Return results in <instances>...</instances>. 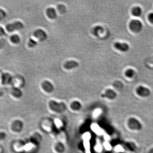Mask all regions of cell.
Segmentation results:
<instances>
[{"mask_svg": "<svg viewBox=\"0 0 153 153\" xmlns=\"http://www.w3.org/2000/svg\"><path fill=\"white\" fill-rule=\"evenodd\" d=\"M23 23L20 21H15L12 24H8L6 26V29L9 32H12L15 30H20L24 28Z\"/></svg>", "mask_w": 153, "mask_h": 153, "instance_id": "1", "label": "cell"}, {"mask_svg": "<svg viewBox=\"0 0 153 153\" xmlns=\"http://www.w3.org/2000/svg\"><path fill=\"white\" fill-rule=\"evenodd\" d=\"M129 27L132 31L135 32H139L142 30V24L141 21L135 20L130 22Z\"/></svg>", "mask_w": 153, "mask_h": 153, "instance_id": "2", "label": "cell"}, {"mask_svg": "<svg viewBox=\"0 0 153 153\" xmlns=\"http://www.w3.org/2000/svg\"><path fill=\"white\" fill-rule=\"evenodd\" d=\"M34 35L37 38L41 41H43L46 40L47 36L46 32L41 29H38L36 30L34 32Z\"/></svg>", "mask_w": 153, "mask_h": 153, "instance_id": "3", "label": "cell"}, {"mask_svg": "<svg viewBox=\"0 0 153 153\" xmlns=\"http://www.w3.org/2000/svg\"><path fill=\"white\" fill-rule=\"evenodd\" d=\"M114 47L116 49L122 52H127L129 49V45L125 43L117 42L114 43Z\"/></svg>", "mask_w": 153, "mask_h": 153, "instance_id": "4", "label": "cell"}, {"mask_svg": "<svg viewBox=\"0 0 153 153\" xmlns=\"http://www.w3.org/2000/svg\"><path fill=\"white\" fill-rule=\"evenodd\" d=\"M78 66V63L75 60H70V61H67L64 64V68L68 70L76 68Z\"/></svg>", "mask_w": 153, "mask_h": 153, "instance_id": "5", "label": "cell"}, {"mask_svg": "<svg viewBox=\"0 0 153 153\" xmlns=\"http://www.w3.org/2000/svg\"><path fill=\"white\" fill-rule=\"evenodd\" d=\"M46 13L49 18L54 19L57 17V15L55 9L53 8H49L47 9Z\"/></svg>", "mask_w": 153, "mask_h": 153, "instance_id": "6", "label": "cell"}, {"mask_svg": "<svg viewBox=\"0 0 153 153\" xmlns=\"http://www.w3.org/2000/svg\"><path fill=\"white\" fill-rule=\"evenodd\" d=\"M42 86L43 89L47 91H50L53 89V84L49 81H44L42 83Z\"/></svg>", "mask_w": 153, "mask_h": 153, "instance_id": "7", "label": "cell"}, {"mask_svg": "<svg viewBox=\"0 0 153 153\" xmlns=\"http://www.w3.org/2000/svg\"><path fill=\"white\" fill-rule=\"evenodd\" d=\"M142 13V11L140 7H135L132 9V14L135 16L139 17L141 15Z\"/></svg>", "mask_w": 153, "mask_h": 153, "instance_id": "8", "label": "cell"}, {"mask_svg": "<svg viewBox=\"0 0 153 153\" xmlns=\"http://www.w3.org/2000/svg\"><path fill=\"white\" fill-rule=\"evenodd\" d=\"M135 71L132 69H129L125 72V75L126 77L129 78H131L135 75Z\"/></svg>", "mask_w": 153, "mask_h": 153, "instance_id": "9", "label": "cell"}, {"mask_svg": "<svg viewBox=\"0 0 153 153\" xmlns=\"http://www.w3.org/2000/svg\"><path fill=\"white\" fill-rule=\"evenodd\" d=\"M137 91H138V93L141 94V95H146V94L147 95L148 93V90L143 87H139L137 90Z\"/></svg>", "mask_w": 153, "mask_h": 153, "instance_id": "10", "label": "cell"}, {"mask_svg": "<svg viewBox=\"0 0 153 153\" xmlns=\"http://www.w3.org/2000/svg\"><path fill=\"white\" fill-rule=\"evenodd\" d=\"M102 28L101 26H97L95 27V28H94L93 29V34L95 35H98V33H99L100 32V31L102 32Z\"/></svg>", "mask_w": 153, "mask_h": 153, "instance_id": "11", "label": "cell"}, {"mask_svg": "<svg viewBox=\"0 0 153 153\" xmlns=\"http://www.w3.org/2000/svg\"><path fill=\"white\" fill-rule=\"evenodd\" d=\"M11 41L14 43H18L20 41V38L18 35H13L11 37Z\"/></svg>", "mask_w": 153, "mask_h": 153, "instance_id": "12", "label": "cell"}, {"mask_svg": "<svg viewBox=\"0 0 153 153\" xmlns=\"http://www.w3.org/2000/svg\"><path fill=\"white\" fill-rule=\"evenodd\" d=\"M58 9L59 11L61 13H64L66 12V10L65 7L64 5H61V4L59 5L58 6Z\"/></svg>", "mask_w": 153, "mask_h": 153, "instance_id": "13", "label": "cell"}, {"mask_svg": "<svg viewBox=\"0 0 153 153\" xmlns=\"http://www.w3.org/2000/svg\"><path fill=\"white\" fill-rule=\"evenodd\" d=\"M37 44V43L36 42L32 39H30L29 43H28V45H29V47H34L35 46H36Z\"/></svg>", "mask_w": 153, "mask_h": 153, "instance_id": "14", "label": "cell"}, {"mask_svg": "<svg viewBox=\"0 0 153 153\" xmlns=\"http://www.w3.org/2000/svg\"><path fill=\"white\" fill-rule=\"evenodd\" d=\"M92 129L96 133H97V134H100L101 132V130L100 128L98 126H97V125H93L92 126Z\"/></svg>", "mask_w": 153, "mask_h": 153, "instance_id": "15", "label": "cell"}, {"mask_svg": "<svg viewBox=\"0 0 153 153\" xmlns=\"http://www.w3.org/2000/svg\"><path fill=\"white\" fill-rule=\"evenodd\" d=\"M148 18L149 21L153 24V13H151L148 15Z\"/></svg>", "mask_w": 153, "mask_h": 153, "instance_id": "16", "label": "cell"}, {"mask_svg": "<svg viewBox=\"0 0 153 153\" xmlns=\"http://www.w3.org/2000/svg\"><path fill=\"white\" fill-rule=\"evenodd\" d=\"M6 137V135L5 133L3 132H0V140H2L4 139Z\"/></svg>", "mask_w": 153, "mask_h": 153, "instance_id": "17", "label": "cell"}, {"mask_svg": "<svg viewBox=\"0 0 153 153\" xmlns=\"http://www.w3.org/2000/svg\"><path fill=\"white\" fill-rule=\"evenodd\" d=\"M104 146H105V148L106 149H107L108 150V149H110V146H109V144L107 143V142H105V144H104Z\"/></svg>", "mask_w": 153, "mask_h": 153, "instance_id": "18", "label": "cell"}, {"mask_svg": "<svg viewBox=\"0 0 153 153\" xmlns=\"http://www.w3.org/2000/svg\"><path fill=\"white\" fill-rule=\"evenodd\" d=\"M5 34L4 30H3L2 28L0 27V36L3 35Z\"/></svg>", "mask_w": 153, "mask_h": 153, "instance_id": "19", "label": "cell"}, {"mask_svg": "<svg viewBox=\"0 0 153 153\" xmlns=\"http://www.w3.org/2000/svg\"><path fill=\"white\" fill-rule=\"evenodd\" d=\"M95 116H97V115H98V114H99V113H100V112H99V110H96L95 111Z\"/></svg>", "mask_w": 153, "mask_h": 153, "instance_id": "20", "label": "cell"}, {"mask_svg": "<svg viewBox=\"0 0 153 153\" xmlns=\"http://www.w3.org/2000/svg\"><path fill=\"white\" fill-rule=\"evenodd\" d=\"M101 147L100 146H97L96 147V150H97V151H100V150H101Z\"/></svg>", "mask_w": 153, "mask_h": 153, "instance_id": "21", "label": "cell"}]
</instances>
